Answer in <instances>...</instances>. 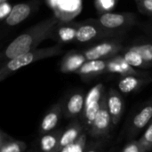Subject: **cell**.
I'll list each match as a JSON object with an SVG mask.
<instances>
[{
	"label": "cell",
	"instance_id": "obj_1",
	"mask_svg": "<svg viewBox=\"0 0 152 152\" xmlns=\"http://www.w3.org/2000/svg\"><path fill=\"white\" fill-rule=\"evenodd\" d=\"M61 20L57 15H53L33 25L28 29L19 35L1 53V64L20 54L37 49V46L43 41L51 38L53 29Z\"/></svg>",
	"mask_w": 152,
	"mask_h": 152
},
{
	"label": "cell",
	"instance_id": "obj_2",
	"mask_svg": "<svg viewBox=\"0 0 152 152\" xmlns=\"http://www.w3.org/2000/svg\"><path fill=\"white\" fill-rule=\"evenodd\" d=\"M63 53V45L61 44H56L50 47H45L40 49H35L28 53L20 54L12 60L5 61L1 64L0 68V81H4L8 77L12 75L14 72L21 68H24L33 62L54 57L60 55Z\"/></svg>",
	"mask_w": 152,
	"mask_h": 152
},
{
	"label": "cell",
	"instance_id": "obj_3",
	"mask_svg": "<svg viewBox=\"0 0 152 152\" xmlns=\"http://www.w3.org/2000/svg\"><path fill=\"white\" fill-rule=\"evenodd\" d=\"M104 94V86L102 83H99L93 86L86 95L85 110L81 118L86 133L92 127L93 123L102 107Z\"/></svg>",
	"mask_w": 152,
	"mask_h": 152
},
{
	"label": "cell",
	"instance_id": "obj_4",
	"mask_svg": "<svg viewBox=\"0 0 152 152\" xmlns=\"http://www.w3.org/2000/svg\"><path fill=\"white\" fill-rule=\"evenodd\" d=\"M124 49L125 47L119 41L106 40L87 48L83 51V53L87 61L108 60L118 55Z\"/></svg>",
	"mask_w": 152,
	"mask_h": 152
},
{
	"label": "cell",
	"instance_id": "obj_5",
	"mask_svg": "<svg viewBox=\"0 0 152 152\" xmlns=\"http://www.w3.org/2000/svg\"><path fill=\"white\" fill-rule=\"evenodd\" d=\"M134 15L131 12H104L102 13L96 21L99 25L110 34H113L116 30H120L124 28H127L134 23Z\"/></svg>",
	"mask_w": 152,
	"mask_h": 152
},
{
	"label": "cell",
	"instance_id": "obj_6",
	"mask_svg": "<svg viewBox=\"0 0 152 152\" xmlns=\"http://www.w3.org/2000/svg\"><path fill=\"white\" fill-rule=\"evenodd\" d=\"M112 120L110 114L109 112V109L107 106V93H105L102 107L93 123L92 127L87 132V134L92 138H102L109 136L111 127H112Z\"/></svg>",
	"mask_w": 152,
	"mask_h": 152
},
{
	"label": "cell",
	"instance_id": "obj_7",
	"mask_svg": "<svg viewBox=\"0 0 152 152\" xmlns=\"http://www.w3.org/2000/svg\"><path fill=\"white\" fill-rule=\"evenodd\" d=\"M41 5L40 0H31L25 3L17 4L12 6L11 12L3 21L5 27L12 28L19 25L35 12Z\"/></svg>",
	"mask_w": 152,
	"mask_h": 152
},
{
	"label": "cell",
	"instance_id": "obj_8",
	"mask_svg": "<svg viewBox=\"0 0 152 152\" xmlns=\"http://www.w3.org/2000/svg\"><path fill=\"white\" fill-rule=\"evenodd\" d=\"M110 35L111 34L105 31L96 21V19H94L92 20L79 22L75 42L79 44H86L89 42H94L106 37H110Z\"/></svg>",
	"mask_w": 152,
	"mask_h": 152
},
{
	"label": "cell",
	"instance_id": "obj_9",
	"mask_svg": "<svg viewBox=\"0 0 152 152\" xmlns=\"http://www.w3.org/2000/svg\"><path fill=\"white\" fill-rule=\"evenodd\" d=\"M152 121V101L144 104L142 109L133 117L128 128L127 137L130 141L134 140L138 134L150 125Z\"/></svg>",
	"mask_w": 152,
	"mask_h": 152
},
{
	"label": "cell",
	"instance_id": "obj_10",
	"mask_svg": "<svg viewBox=\"0 0 152 152\" xmlns=\"http://www.w3.org/2000/svg\"><path fill=\"white\" fill-rule=\"evenodd\" d=\"M78 26L79 22L61 20L53 29L50 39L61 45L73 43L76 41Z\"/></svg>",
	"mask_w": 152,
	"mask_h": 152
},
{
	"label": "cell",
	"instance_id": "obj_11",
	"mask_svg": "<svg viewBox=\"0 0 152 152\" xmlns=\"http://www.w3.org/2000/svg\"><path fill=\"white\" fill-rule=\"evenodd\" d=\"M86 103V95L82 92L71 94L62 102V112L67 118L77 119L82 118Z\"/></svg>",
	"mask_w": 152,
	"mask_h": 152
},
{
	"label": "cell",
	"instance_id": "obj_12",
	"mask_svg": "<svg viewBox=\"0 0 152 152\" xmlns=\"http://www.w3.org/2000/svg\"><path fill=\"white\" fill-rule=\"evenodd\" d=\"M107 73L118 74V75H121V77L137 76V77H150L149 73L132 67L119 54L110 59H108Z\"/></svg>",
	"mask_w": 152,
	"mask_h": 152
},
{
	"label": "cell",
	"instance_id": "obj_13",
	"mask_svg": "<svg viewBox=\"0 0 152 152\" xmlns=\"http://www.w3.org/2000/svg\"><path fill=\"white\" fill-rule=\"evenodd\" d=\"M61 115H63L62 102H59L58 103L53 105L43 117L39 126V134H45L54 131L60 122Z\"/></svg>",
	"mask_w": 152,
	"mask_h": 152
},
{
	"label": "cell",
	"instance_id": "obj_14",
	"mask_svg": "<svg viewBox=\"0 0 152 152\" xmlns=\"http://www.w3.org/2000/svg\"><path fill=\"white\" fill-rule=\"evenodd\" d=\"M107 106L111 117L113 126H117L124 111V100L116 89L110 88L107 93Z\"/></svg>",
	"mask_w": 152,
	"mask_h": 152
},
{
	"label": "cell",
	"instance_id": "obj_15",
	"mask_svg": "<svg viewBox=\"0 0 152 152\" xmlns=\"http://www.w3.org/2000/svg\"><path fill=\"white\" fill-rule=\"evenodd\" d=\"M86 61L83 52L71 51L62 58L60 69L62 73H76Z\"/></svg>",
	"mask_w": 152,
	"mask_h": 152
},
{
	"label": "cell",
	"instance_id": "obj_16",
	"mask_svg": "<svg viewBox=\"0 0 152 152\" xmlns=\"http://www.w3.org/2000/svg\"><path fill=\"white\" fill-rule=\"evenodd\" d=\"M85 126L82 122L74 119L62 132L60 141V151L71 144H74L85 132Z\"/></svg>",
	"mask_w": 152,
	"mask_h": 152
},
{
	"label": "cell",
	"instance_id": "obj_17",
	"mask_svg": "<svg viewBox=\"0 0 152 152\" xmlns=\"http://www.w3.org/2000/svg\"><path fill=\"white\" fill-rule=\"evenodd\" d=\"M152 78L151 77H142L137 76H124L118 80V90L124 94H128L133 92L137 91L138 89L142 88L143 86L151 83Z\"/></svg>",
	"mask_w": 152,
	"mask_h": 152
},
{
	"label": "cell",
	"instance_id": "obj_18",
	"mask_svg": "<svg viewBox=\"0 0 152 152\" xmlns=\"http://www.w3.org/2000/svg\"><path fill=\"white\" fill-rule=\"evenodd\" d=\"M108 60L87 61L77 72L82 77H94L107 73Z\"/></svg>",
	"mask_w": 152,
	"mask_h": 152
},
{
	"label": "cell",
	"instance_id": "obj_19",
	"mask_svg": "<svg viewBox=\"0 0 152 152\" xmlns=\"http://www.w3.org/2000/svg\"><path fill=\"white\" fill-rule=\"evenodd\" d=\"M62 132L61 130H57L42 134L39 140L41 152H60V141Z\"/></svg>",
	"mask_w": 152,
	"mask_h": 152
},
{
	"label": "cell",
	"instance_id": "obj_20",
	"mask_svg": "<svg viewBox=\"0 0 152 152\" xmlns=\"http://www.w3.org/2000/svg\"><path fill=\"white\" fill-rule=\"evenodd\" d=\"M80 8L79 0H61L57 6L56 14L61 20L67 21L66 20H69L76 16Z\"/></svg>",
	"mask_w": 152,
	"mask_h": 152
},
{
	"label": "cell",
	"instance_id": "obj_21",
	"mask_svg": "<svg viewBox=\"0 0 152 152\" xmlns=\"http://www.w3.org/2000/svg\"><path fill=\"white\" fill-rule=\"evenodd\" d=\"M26 149L24 142L14 140L3 130L0 132V152H24Z\"/></svg>",
	"mask_w": 152,
	"mask_h": 152
},
{
	"label": "cell",
	"instance_id": "obj_22",
	"mask_svg": "<svg viewBox=\"0 0 152 152\" xmlns=\"http://www.w3.org/2000/svg\"><path fill=\"white\" fill-rule=\"evenodd\" d=\"M119 55L132 67L137 69H148L151 67L144 61V60L134 51L131 50L129 47L125 48Z\"/></svg>",
	"mask_w": 152,
	"mask_h": 152
},
{
	"label": "cell",
	"instance_id": "obj_23",
	"mask_svg": "<svg viewBox=\"0 0 152 152\" xmlns=\"http://www.w3.org/2000/svg\"><path fill=\"white\" fill-rule=\"evenodd\" d=\"M131 50L137 53L144 61L152 68V44L151 43H142L136 44L131 46H128Z\"/></svg>",
	"mask_w": 152,
	"mask_h": 152
},
{
	"label": "cell",
	"instance_id": "obj_24",
	"mask_svg": "<svg viewBox=\"0 0 152 152\" xmlns=\"http://www.w3.org/2000/svg\"><path fill=\"white\" fill-rule=\"evenodd\" d=\"M139 142L145 149L146 152L152 151V121L144 131L142 136L139 139Z\"/></svg>",
	"mask_w": 152,
	"mask_h": 152
},
{
	"label": "cell",
	"instance_id": "obj_25",
	"mask_svg": "<svg viewBox=\"0 0 152 152\" xmlns=\"http://www.w3.org/2000/svg\"><path fill=\"white\" fill-rule=\"evenodd\" d=\"M121 152H146V151L139 140H132L122 149Z\"/></svg>",
	"mask_w": 152,
	"mask_h": 152
},
{
	"label": "cell",
	"instance_id": "obj_26",
	"mask_svg": "<svg viewBox=\"0 0 152 152\" xmlns=\"http://www.w3.org/2000/svg\"><path fill=\"white\" fill-rule=\"evenodd\" d=\"M135 3L142 13L152 16V0H135Z\"/></svg>",
	"mask_w": 152,
	"mask_h": 152
},
{
	"label": "cell",
	"instance_id": "obj_27",
	"mask_svg": "<svg viewBox=\"0 0 152 152\" xmlns=\"http://www.w3.org/2000/svg\"><path fill=\"white\" fill-rule=\"evenodd\" d=\"M116 4V0H96L97 8L104 12H108V11L111 10Z\"/></svg>",
	"mask_w": 152,
	"mask_h": 152
},
{
	"label": "cell",
	"instance_id": "obj_28",
	"mask_svg": "<svg viewBox=\"0 0 152 152\" xmlns=\"http://www.w3.org/2000/svg\"><path fill=\"white\" fill-rule=\"evenodd\" d=\"M86 134L87 133L85 131L83 134L80 136V138L74 143L72 152H85L86 145V137H87Z\"/></svg>",
	"mask_w": 152,
	"mask_h": 152
},
{
	"label": "cell",
	"instance_id": "obj_29",
	"mask_svg": "<svg viewBox=\"0 0 152 152\" xmlns=\"http://www.w3.org/2000/svg\"><path fill=\"white\" fill-rule=\"evenodd\" d=\"M12 7H11V4H9L7 2L0 4V19L2 21H4L5 18L9 15L12 11Z\"/></svg>",
	"mask_w": 152,
	"mask_h": 152
},
{
	"label": "cell",
	"instance_id": "obj_30",
	"mask_svg": "<svg viewBox=\"0 0 152 152\" xmlns=\"http://www.w3.org/2000/svg\"><path fill=\"white\" fill-rule=\"evenodd\" d=\"M85 152H102V150H100V147L94 144H90L86 146Z\"/></svg>",
	"mask_w": 152,
	"mask_h": 152
},
{
	"label": "cell",
	"instance_id": "obj_31",
	"mask_svg": "<svg viewBox=\"0 0 152 152\" xmlns=\"http://www.w3.org/2000/svg\"><path fill=\"white\" fill-rule=\"evenodd\" d=\"M8 0H0V4H2V3H5V2H7Z\"/></svg>",
	"mask_w": 152,
	"mask_h": 152
},
{
	"label": "cell",
	"instance_id": "obj_32",
	"mask_svg": "<svg viewBox=\"0 0 152 152\" xmlns=\"http://www.w3.org/2000/svg\"><path fill=\"white\" fill-rule=\"evenodd\" d=\"M30 152H32V151H30Z\"/></svg>",
	"mask_w": 152,
	"mask_h": 152
}]
</instances>
